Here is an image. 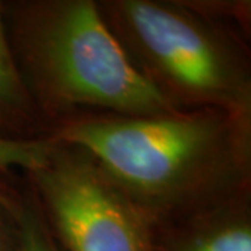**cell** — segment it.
I'll use <instances>...</instances> for the list:
<instances>
[{
    "instance_id": "6da1fadb",
    "label": "cell",
    "mask_w": 251,
    "mask_h": 251,
    "mask_svg": "<svg viewBox=\"0 0 251 251\" xmlns=\"http://www.w3.org/2000/svg\"><path fill=\"white\" fill-rule=\"evenodd\" d=\"M50 137L91 153L156 227L251 194V116L87 115L56 125Z\"/></svg>"
},
{
    "instance_id": "7a4b0ae2",
    "label": "cell",
    "mask_w": 251,
    "mask_h": 251,
    "mask_svg": "<svg viewBox=\"0 0 251 251\" xmlns=\"http://www.w3.org/2000/svg\"><path fill=\"white\" fill-rule=\"evenodd\" d=\"M20 73L53 127L87 115L179 110L130 62L94 0L3 3Z\"/></svg>"
},
{
    "instance_id": "3957f363",
    "label": "cell",
    "mask_w": 251,
    "mask_h": 251,
    "mask_svg": "<svg viewBox=\"0 0 251 251\" xmlns=\"http://www.w3.org/2000/svg\"><path fill=\"white\" fill-rule=\"evenodd\" d=\"M100 16L135 69L177 109L251 116V60L239 28L187 1L102 0Z\"/></svg>"
},
{
    "instance_id": "277c9868",
    "label": "cell",
    "mask_w": 251,
    "mask_h": 251,
    "mask_svg": "<svg viewBox=\"0 0 251 251\" xmlns=\"http://www.w3.org/2000/svg\"><path fill=\"white\" fill-rule=\"evenodd\" d=\"M24 177L63 251H153L156 226L80 147L53 145Z\"/></svg>"
},
{
    "instance_id": "5b68a950",
    "label": "cell",
    "mask_w": 251,
    "mask_h": 251,
    "mask_svg": "<svg viewBox=\"0 0 251 251\" xmlns=\"http://www.w3.org/2000/svg\"><path fill=\"white\" fill-rule=\"evenodd\" d=\"M153 251H251V194L156 227Z\"/></svg>"
},
{
    "instance_id": "8992f818",
    "label": "cell",
    "mask_w": 251,
    "mask_h": 251,
    "mask_svg": "<svg viewBox=\"0 0 251 251\" xmlns=\"http://www.w3.org/2000/svg\"><path fill=\"white\" fill-rule=\"evenodd\" d=\"M50 135L52 126L38 108L14 59L0 1V137L32 141Z\"/></svg>"
},
{
    "instance_id": "52a82bcc",
    "label": "cell",
    "mask_w": 251,
    "mask_h": 251,
    "mask_svg": "<svg viewBox=\"0 0 251 251\" xmlns=\"http://www.w3.org/2000/svg\"><path fill=\"white\" fill-rule=\"evenodd\" d=\"M13 172L0 171V212L11 227L16 251H62L29 183Z\"/></svg>"
},
{
    "instance_id": "ba28073f",
    "label": "cell",
    "mask_w": 251,
    "mask_h": 251,
    "mask_svg": "<svg viewBox=\"0 0 251 251\" xmlns=\"http://www.w3.org/2000/svg\"><path fill=\"white\" fill-rule=\"evenodd\" d=\"M53 138L32 141L9 140L0 137V171L29 172L42 165L46 159Z\"/></svg>"
},
{
    "instance_id": "9c48e42d",
    "label": "cell",
    "mask_w": 251,
    "mask_h": 251,
    "mask_svg": "<svg viewBox=\"0 0 251 251\" xmlns=\"http://www.w3.org/2000/svg\"><path fill=\"white\" fill-rule=\"evenodd\" d=\"M0 251H16V242L7 219L0 212Z\"/></svg>"
}]
</instances>
